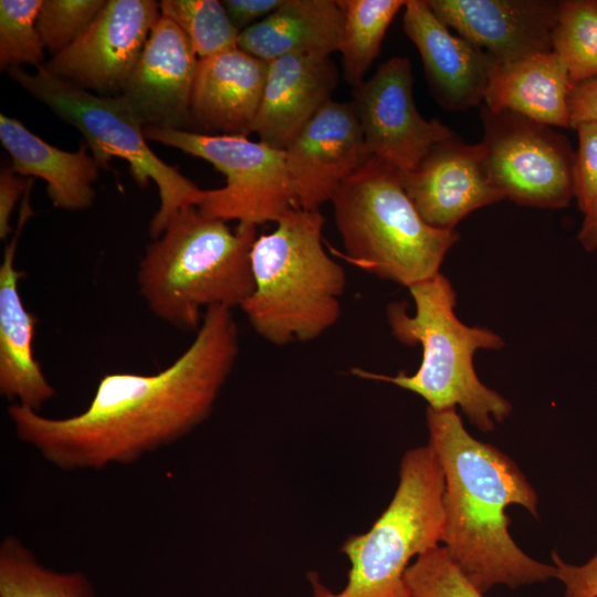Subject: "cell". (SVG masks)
I'll return each mask as SVG.
<instances>
[{"instance_id": "8fae6325", "label": "cell", "mask_w": 597, "mask_h": 597, "mask_svg": "<svg viewBox=\"0 0 597 597\" xmlns=\"http://www.w3.org/2000/svg\"><path fill=\"white\" fill-rule=\"evenodd\" d=\"M412 86L409 60L394 56L354 87L352 101L368 157L400 174L413 170L434 145L455 135L419 113Z\"/></svg>"}, {"instance_id": "e575fe53", "label": "cell", "mask_w": 597, "mask_h": 597, "mask_svg": "<svg viewBox=\"0 0 597 597\" xmlns=\"http://www.w3.org/2000/svg\"><path fill=\"white\" fill-rule=\"evenodd\" d=\"M284 0H223L226 12L239 31H243L274 12Z\"/></svg>"}, {"instance_id": "484cf974", "label": "cell", "mask_w": 597, "mask_h": 597, "mask_svg": "<svg viewBox=\"0 0 597 597\" xmlns=\"http://www.w3.org/2000/svg\"><path fill=\"white\" fill-rule=\"evenodd\" d=\"M553 52L573 85L597 75V0L559 1Z\"/></svg>"}, {"instance_id": "7402d4cb", "label": "cell", "mask_w": 597, "mask_h": 597, "mask_svg": "<svg viewBox=\"0 0 597 597\" xmlns=\"http://www.w3.org/2000/svg\"><path fill=\"white\" fill-rule=\"evenodd\" d=\"M573 87L567 69L552 51L500 64L494 61L485 106L510 111L535 122L570 128L567 98Z\"/></svg>"}, {"instance_id": "603a6c76", "label": "cell", "mask_w": 597, "mask_h": 597, "mask_svg": "<svg viewBox=\"0 0 597 597\" xmlns=\"http://www.w3.org/2000/svg\"><path fill=\"white\" fill-rule=\"evenodd\" d=\"M342 29L338 0H284L274 12L241 31L237 46L266 62L287 54L331 56L339 51Z\"/></svg>"}, {"instance_id": "7c38bea8", "label": "cell", "mask_w": 597, "mask_h": 597, "mask_svg": "<svg viewBox=\"0 0 597 597\" xmlns=\"http://www.w3.org/2000/svg\"><path fill=\"white\" fill-rule=\"evenodd\" d=\"M160 15L154 0H107L81 36L42 66L90 92L121 95Z\"/></svg>"}, {"instance_id": "9c48e42d", "label": "cell", "mask_w": 597, "mask_h": 597, "mask_svg": "<svg viewBox=\"0 0 597 597\" xmlns=\"http://www.w3.org/2000/svg\"><path fill=\"white\" fill-rule=\"evenodd\" d=\"M144 132L147 140L205 159L226 177L224 187L202 190L196 207L206 216L256 228L297 207L284 150L243 136L154 126Z\"/></svg>"}, {"instance_id": "f1b7e54d", "label": "cell", "mask_w": 597, "mask_h": 597, "mask_svg": "<svg viewBox=\"0 0 597 597\" xmlns=\"http://www.w3.org/2000/svg\"><path fill=\"white\" fill-rule=\"evenodd\" d=\"M411 597H484L439 545L417 556L405 574Z\"/></svg>"}, {"instance_id": "e0dca14e", "label": "cell", "mask_w": 597, "mask_h": 597, "mask_svg": "<svg viewBox=\"0 0 597 597\" xmlns=\"http://www.w3.org/2000/svg\"><path fill=\"white\" fill-rule=\"evenodd\" d=\"M402 28L416 45L432 95L448 111L484 101L494 60L481 48L453 35L427 0H407Z\"/></svg>"}, {"instance_id": "30bf717a", "label": "cell", "mask_w": 597, "mask_h": 597, "mask_svg": "<svg viewBox=\"0 0 597 597\" xmlns=\"http://www.w3.org/2000/svg\"><path fill=\"white\" fill-rule=\"evenodd\" d=\"M481 121L485 167L504 199L544 209L569 205L575 151L566 136L517 113L486 106Z\"/></svg>"}, {"instance_id": "9a60e30c", "label": "cell", "mask_w": 597, "mask_h": 597, "mask_svg": "<svg viewBox=\"0 0 597 597\" xmlns=\"http://www.w3.org/2000/svg\"><path fill=\"white\" fill-rule=\"evenodd\" d=\"M400 176L421 218L440 230H454L470 212L504 199L490 180L481 143L468 145L457 135Z\"/></svg>"}, {"instance_id": "d590c367", "label": "cell", "mask_w": 597, "mask_h": 597, "mask_svg": "<svg viewBox=\"0 0 597 597\" xmlns=\"http://www.w3.org/2000/svg\"><path fill=\"white\" fill-rule=\"evenodd\" d=\"M578 240L587 251L597 250V214L583 220Z\"/></svg>"}, {"instance_id": "277c9868", "label": "cell", "mask_w": 597, "mask_h": 597, "mask_svg": "<svg viewBox=\"0 0 597 597\" xmlns=\"http://www.w3.org/2000/svg\"><path fill=\"white\" fill-rule=\"evenodd\" d=\"M415 303L394 302L386 317L394 337L405 345L420 344L421 363L412 375L395 376L362 368L352 374L370 380L394 384L411 391L434 410L460 407L470 422L482 432H491L512 411V405L478 377L473 356L479 349H500L503 339L493 331L462 323L454 313L457 294L441 272L408 289Z\"/></svg>"}, {"instance_id": "f546056e", "label": "cell", "mask_w": 597, "mask_h": 597, "mask_svg": "<svg viewBox=\"0 0 597 597\" xmlns=\"http://www.w3.org/2000/svg\"><path fill=\"white\" fill-rule=\"evenodd\" d=\"M105 0H43L36 28L52 56L73 44L104 8Z\"/></svg>"}, {"instance_id": "7a4b0ae2", "label": "cell", "mask_w": 597, "mask_h": 597, "mask_svg": "<svg viewBox=\"0 0 597 597\" xmlns=\"http://www.w3.org/2000/svg\"><path fill=\"white\" fill-rule=\"evenodd\" d=\"M429 446L444 476L441 543L449 558L482 594L555 578L554 565L524 553L509 533L510 505L538 519V498L516 462L473 438L455 408H427Z\"/></svg>"}, {"instance_id": "5b68a950", "label": "cell", "mask_w": 597, "mask_h": 597, "mask_svg": "<svg viewBox=\"0 0 597 597\" xmlns=\"http://www.w3.org/2000/svg\"><path fill=\"white\" fill-rule=\"evenodd\" d=\"M323 226L320 210L295 207L252 245L254 290L240 307L271 344L314 341L341 316L346 274L323 245Z\"/></svg>"}, {"instance_id": "2e32d148", "label": "cell", "mask_w": 597, "mask_h": 597, "mask_svg": "<svg viewBox=\"0 0 597 597\" xmlns=\"http://www.w3.org/2000/svg\"><path fill=\"white\" fill-rule=\"evenodd\" d=\"M198 62L186 34L160 15L121 95L145 127L187 130Z\"/></svg>"}, {"instance_id": "ba28073f", "label": "cell", "mask_w": 597, "mask_h": 597, "mask_svg": "<svg viewBox=\"0 0 597 597\" xmlns=\"http://www.w3.org/2000/svg\"><path fill=\"white\" fill-rule=\"evenodd\" d=\"M8 73L31 96L81 132L101 168H108L113 158H122L128 163L137 185L146 187L150 180L157 185L160 205L149 227L154 239L179 210L197 206L202 189L149 148L145 126L122 95L92 93L42 65L32 73L21 66Z\"/></svg>"}, {"instance_id": "836d02e7", "label": "cell", "mask_w": 597, "mask_h": 597, "mask_svg": "<svg viewBox=\"0 0 597 597\" xmlns=\"http://www.w3.org/2000/svg\"><path fill=\"white\" fill-rule=\"evenodd\" d=\"M32 178L17 176L11 165L0 171V238L6 240L11 232L10 218L20 196L25 192Z\"/></svg>"}, {"instance_id": "5bb4252c", "label": "cell", "mask_w": 597, "mask_h": 597, "mask_svg": "<svg viewBox=\"0 0 597 597\" xmlns=\"http://www.w3.org/2000/svg\"><path fill=\"white\" fill-rule=\"evenodd\" d=\"M433 13L460 36L507 64L553 51L559 1L427 0Z\"/></svg>"}, {"instance_id": "3957f363", "label": "cell", "mask_w": 597, "mask_h": 597, "mask_svg": "<svg viewBox=\"0 0 597 597\" xmlns=\"http://www.w3.org/2000/svg\"><path fill=\"white\" fill-rule=\"evenodd\" d=\"M255 227L203 214L196 206L179 210L147 245L137 270L142 297L161 321L198 331L212 306L233 308L252 294L251 249Z\"/></svg>"}, {"instance_id": "83f0119b", "label": "cell", "mask_w": 597, "mask_h": 597, "mask_svg": "<svg viewBox=\"0 0 597 597\" xmlns=\"http://www.w3.org/2000/svg\"><path fill=\"white\" fill-rule=\"evenodd\" d=\"M43 0L0 1V67L43 65L44 45L36 28Z\"/></svg>"}, {"instance_id": "4fadbf2b", "label": "cell", "mask_w": 597, "mask_h": 597, "mask_svg": "<svg viewBox=\"0 0 597 597\" xmlns=\"http://www.w3.org/2000/svg\"><path fill=\"white\" fill-rule=\"evenodd\" d=\"M284 153L297 208L318 210L368 158L352 102L329 101Z\"/></svg>"}, {"instance_id": "6da1fadb", "label": "cell", "mask_w": 597, "mask_h": 597, "mask_svg": "<svg viewBox=\"0 0 597 597\" xmlns=\"http://www.w3.org/2000/svg\"><path fill=\"white\" fill-rule=\"evenodd\" d=\"M239 354L232 310H206L189 347L157 374L104 375L85 410L65 418L11 404L17 438L64 471L132 464L182 439L211 415Z\"/></svg>"}, {"instance_id": "52a82bcc", "label": "cell", "mask_w": 597, "mask_h": 597, "mask_svg": "<svg viewBox=\"0 0 597 597\" xmlns=\"http://www.w3.org/2000/svg\"><path fill=\"white\" fill-rule=\"evenodd\" d=\"M443 491V472L431 447L407 450L388 506L367 532L342 544L349 561L345 586L333 591L310 572L312 597H411L405 574L412 558L441 543Z\"/></svg>"}, {"instance_id": "d6986e66", "label": "cell", "mask_w": 597, "mask_h": 597, "mask_svg": "<svg viewBox=\"0 0 597 597\" xmlns=\"http://www.w3.org/2000/svg\"><path fill=\"white\" fill-rule=\"evenodd\" d=\"M338 73L328 55L287 54L268 63L266 78L253 124L261 143L285 150L325 106Z\"/></svg>"}, {"instance_id": "d4e9b609", "label": "cell", "mask_w": 597, "mask_h": 597, "mask_svg": "<svg viewBox=\"0 0 597 597\" xmlns=\"http://www.w3.org/2000/svg\"><path fill=\"white\" fill-rule=\"evenodd\" d=\"M407 0H338L343 11L339 53L346 82L358 86L380 52L386 31Z\"/></svg>"}, {"instance_id": "8992f818", "label": "cell", "mask_w": 597, "mask_h": 597, "mask_svg": "<svg viewBox=\"0 0 597 597\" xmlns=\"http://www.w3.org/2000/svg\"><path fill=\"white\" fill-rule=\"evenodd\" d=\"M334 219L348 259L407 289L440 273L455 230L429 226L405 191L400 172L368 157L334 192Z\"/></svg>"}, {"instance_id": "44dd1931", "label": "cell", "mask_w": 597, "mask_h": 597, "mask_svg": "<svg viewBox=\"0 0 597 597\" xmlns=\"http://www.w3.org/2000/svg\"><path fill=\"white\" fill-rule=\"evenodd\" d=\"M0 140L17 174L45 181L46 193L55 208L80 211L93 205V184L101 167L88 154L86 144H81L76 151L62 150L33 134L17 118L2 113Z\"/></svg>"}, {"instance_id": "4316f807", "label": "cell", "mask_w": 597, "mask_h": 597, "mask_svg": "<svg viewBox=\"0 0 597 597\" xmlns=\"http://www.w3.org/2000/svg\"><path fill=\"white\" fill-rule=\"evenodd\" d=\"M161 15L186 34L199 60L237 46L240 32L231 23L222 1L161 0Z\"/></svg>"}, {"instance_id": "cb8c5ba5", "label": "cell", "mask_w": 597, "mask_h": 597, "mask_svg": "<svg viewBox=\"0 0 597 597\" xmlns=\"http://www.w3.org/2000/svg\"><path fill=\"white\" fill-rule=\"evenodd\" d=\"M0 597H97L81 572H57L15 535L0 544Z\"/></svg>"}, {"instance_id": "1f68e13d", "label": "cell", "mask_w": 597, "mask_h": 597, "mask_svg": "<svg viewBox=\"0 0 597 597\" xmlns=\"http://www.w3.org/2000/svg\"><path fill=\"white\" fill-rule=\"evenodd\" d=\"M552 561L555 578L564 586L563 597H597V552L582 565L566 563L556 551Z\"/></svg>"}, {"instance_id": "4dcf8cb0", "label": "cell", "mask_w": 597, "mask_h": 597, "mask_svg": "<svg viewBox=\"0 0 597 597\" xmlns=\"http://www.w3.org/2000/svg\"><path fill=\"white\" fill-rule=\"evenodd\" d=\"M578 149L575 151L574 197L584 219L597 214V124L583 123L575 127Z\"/></svg>"}, {"instance_id": "d6a6232c", "label": "cell", "mask_w": 597, "mask_h": 597, "mask_svg": "<svg viewBox=\"0 0 597 597\" xmlns=\"http://www.w3.org/2000/svg\"><path fill=\"white\" fill-rule=\"evenodd\" d=\"M567 105L570 128L583 123L597 124V75L573 85Z\"/></svg>"}, {"instance_id": "ffe728a7", "label": "cell", "mask_w": 597, "mask_h": 597, "mask_svg": "<svg viewBox=\"0 0 597 597\" xmlns=\"http://www.w3.org/2000/svg\"><path fill=\"white\" fill-rule=\"evenodd\" d=\"M268 63L238 46L199 60L190 97V123L217 135L247 137L253 133Z\"/></svg>"}, {"instance_id": "ac0fdd59", "label": "cell", "mask_w": 597, "mask_h": 597, "mask_svg": "<svg viewBox=\"0 0 597 597\" xmlns=\"http://www.w3.org/2000/svg\"><path fill=\"white\" fill-rule=\"evenodd\" d=\"M33 181L23 193L14 235L6 245L0 265V394L12 404L40 411L55 396V389L33 354L38 318L23 304L19 282L24 272L14 264L18 241L33 214L30 206Z\"/></svg>"}]
</instances>
